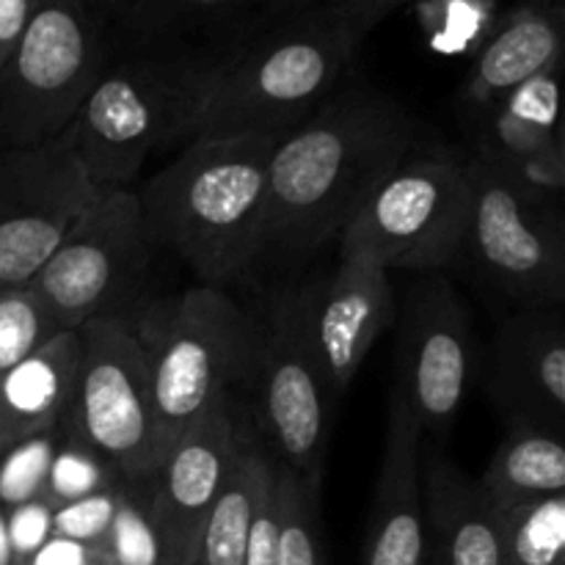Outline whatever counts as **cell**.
Returning a JSON list of instances; mask_svg holds the SVG:
<instances>
[{
    "instance_id": "cell-8",
    "label": "cell",
    "mask_w": 565,
    "mask_h": 565,
    "mask_svg": "<svg viewBox=\"0 0 565 565\" xmlns=\"http://www.w3.org/2000/svg\"><path fill=\"white\" fill-rule=\"evenodd\" d=\"M463 166L469 221L461 254H469L483 281L522 307H563V199L527 191L478 152Z\"/></svg>"
},
{
    "instance_id": "cell-3",
    "label": "cell",
    "mask_w": 565,
    "mask_h": 565,
    "mask_svg": "<svg viewBox=\"0 0 565 565\" xmlns=\"http://www.w3.org/2000/svg\"><path fill=\"white\" fill-rule=\"evenodd\" d=\"M270 138H193L138 191L154 246L224 290L257 268Z\"/></svg>"
},
{
    "instance_id": "cell-12",
    "label": "cell",
    "mask_w": 565,
    "mask_h": 565,
    "mask_svg": "<svg viewBox=\"0 0 565 565\" xmlns=\"http://www.w3.org/2000/svg\"><path fill=\"white\" fill-rule=\"evenodd\" d=\"M99 193L64 136L0 147V292L31 285Z\"/></svg>"
},
{
    "instance_id": "cell-6",
    "label": "cell",
    "mask_w": 565,
    "mask_h": 565,
    "mask_svg": "<svg viewBox=\"0 0 565 565\" xmlns=\"http://www.w3.org/2000/svg\"><path fill=\"white\" fill-rule=\"evenodd\" d=\"M114 53V17L92 0H36L0 66V147H39L72 125Z\"/></svg>"
},
{
    "instance_id": "cell-7",
    "label": "cell",
    "mask_w": 565,
    "mask_h": 565,
    "mask_svg": "<svg viewBox=\"0 0 565 565\" xmlns=\"http://www.w3.org/2000/svg\"><path fill=\"white\" fill-rule=\"evenodd\" d=\"M257 419L279 467L323 489L331 395L312 334V290L287 287L254 320Z\"/></svg>"
},
{
    "instance_id": "cell-21",
    "label": "cell",
    "mask_w": 565,
    "mask_h": 565,
    "mask_svg": "<svg viewBox=\"0 0 565 565\" xmlns=\"http://www.w3.org/2000/svg\"><path fill=\"white\" fill-rule=\"evenodd\" d=\"M81 337L61 331L0 379V452L58 425L75 384Z\"/></svg>"
},
{
    "instance_id": "cell-31",
    "label": "cell",
    "mask_w": 565,
    "mask_h": 565,
    "mask_svg": "<svg viewBox=\"0 0 565 565\" xmlns=\"http://www.w3.org/2000/svg\"><path fill=\"white\" fill-rule=\"evenodd\" d=\"M116 497H119V486L99 491V494L83 497V500L70 502L64 508H55L53 535L72 541V544L103 550L105 535H108L110 522H114Z\"/></svg>"
},
{
    "instance_id": "cell-4",
    "label": "cell",
    "mask_w": 565,
    "mask_h": 565,
    "mask_svg": "<svg viewBox=\"0 0 565 565\" xmlns=\"http://www.w3.org/2000/svg\"><path fill=\"white\" fill-rule=\"evenodd\" d=\"M213 50L116 47L61 136L97 188H127L158 149L193 141Z\"/></svg>"
},
{
    "instance_id": "cell-15",
    "label": "cell",
    "mask_w": 565,
    "mask_h": 565,
    "mask_svg": "<svg viewBox=\"0 0 565 565\" xmlns=\"http://www.w3.org/2000/svg\"><path fill=\"white\" fill-rule=\"evenodd\" d=\"M312 334L331 395H345L379 337L395 326L392 270L364 248H340L334 274L309 285Z\"/></svg>"
},
{
    "instance_id": "cell-14",
    "label": "cell",
    "mask_w": 565,
    "mask_h": 565,
    "mask_svg": "<svg viewBox=\"0 0 565 565\" xmlns=\"http://www.w3.org/2000/svg\"><path fill=\"white\" fill-rule=\"evenodd\" d=\"M248 434L252 430L243 425L230 397L177 436L160 456L152 472V500L163 565H191L204 522L224 491Z\"/></svg>"
},
{
    "instance_id": "cell-16",
    "label": "cell",
    "mask_w": 565,
    "mask_h": 565,
    "mask_svg": "<svg viewBox=\"0 0 565 565\" xmlns=\"http://www.w3.org/2000/svg\"><path fill=\"white\" fill-rule=\"evenodd\" d=\"M489 392L508 425L565 434L563 307H522L500 326Z\"/></svg>"
},
{
    "instance_id": "cell-25",
    "label": "cell",
    "mask_w": 565,
    "mask_h": 565,
    "mask_svg": "<svg viewBox=\"0 0 565 565\" xmlns=\"http://www.w3.org/2000/svg\"><path fill=\"white\" fill-rule=\"evenodd\" d=\"M505 565H565V494L494 508Z\"/></svg>"
},
{
    "instance_id": "cell-33",
    "label": "cell",
    "mask_w": 565,
    "mask_h": 565,
    "mask_svg": "<svg viewBox=\"0 0 565 565\" xmlns=\"http://www.w3.org/2000/svg\"><path fill=\"white\" fill-rule=\"evenodd\" d=\"M6 522H9L11 550L20 565L31 563V557L53 539V508L42 497L6 511Z\"/></svg>"
},
{
    "instance_id": "cell-23",
    "label": "cell",
    "mask_w": 565,
    "mask_h": 565,
    "mask_svg": "<svg viewBox=\"0 0 565 565\" xmlns=\"http://www.w3.org/2000/svg\"><path fill=\"white\" fill-rule=\"evenodd\" d=\"M478 486L491 508L565 494L563 436L527 425H508Z\"/></svg>"
},
{
    "instance_id": "cell-36",
    "label": "cell",
    "mask_w": 565,
    "mask_h": 565,
    "mask_svg": "<svg viewBox=\"0 0 565 565\" xmlns=\"http://www.w3.org/2000/svg\"><path fill=\"white\" fill-rule=\"evenodd\" d=\"M36 0H0V66L25 31Z\"/></svg>"
},
{
    "instance_id": "cell-1",
    "label": "cell",
    "mask_w": 565,
    "mask_h": 565,
    "mask_svg": "<svg viewBox=\"0 0 565 565\" xmlns=\"http://www.w3.org/2000/svg\"><path fill=\"white\" fill-rule=\"evenodd\" d=\"M428 130L379 88L342 83L270 152L257 265L303 263L340 241L386 174L425 152Z\"/></svg>"
},
{
    "instance_id": "cell-18",
    "label": "cell",
    "mask_w": 565,
    "mask_h": 565,
    "mask_svg": "<svg viewBox=\"0 0 565 565\" xmlns=\"http://www.w3.org/2000/svg\"><path fill=\"white\" fill-rule=\"evenodd\" d=\"M425 565H505L497 513L469 478L439 447H425Z\"/></svg>"
},
{
    "instance_id": "cell-29",
    "label": "cell",
    "mask_w": 565,
    "mask_h": 565,
    "mask_svg": "<svg viewBox=\"0 0 565 565\" xmlns=\"http://www.w3.org/2000/svg\"><path fill=\"white\" fill-rule=\"evenodd\" d=\"M55 334L58 323L31 287L0 292V379Z\"/></svg>"
},
{
    "instance_id": "cell-13",
    "label": "cell",
    "mask_w": 565,
    "mask_h": 565,
    "mask_svg": "<svg viewBox=\"0 0 565 565\" xmlns=\"http://www.w3.org/2000/svg\"><path fill=\"white\" fill-rule=\"evenodd\" d=\"M395 392L425 434H441L467 403L478 375V348L467 303L450 279L419 274L395 312Z\"/></svg>"
},
{
    "instance_id": "cell-35",
    "label": "cell",
    "mask_w": 565,
    "mask_h": 565,
    "mask_svg": "<svg viewBox=\"0 0 565 565\" xmlns=\"http://www.w3.org/2000/svg\"><path fill=\"white\" fill-rule=\"evenodd\" d=\"M28 565H110L103 550H92V546L72 544L64 539H50L36 555L31 557Z\"/></svg>"
},
{
    "instance_id": "cell-39",
    "label": "cell",
    "mask_w": 565,
    "mask_h": 565,
    "mask_svg": "<svg viewBox=\"0 0 565 565\" xmlns=\"http://www.w3.org/2000/svg\"><path fill=\"white\" fill-rule=\"evenodd\" d=\"M92 3H94V6H99V9L108 11V14L114 17L116 11H119L121 6H125V0H92Z\"/></svg>"
},
{
    "instance_id": "cell-9",
    "label": "cell",
    "mask_w": 565,
    "mask_h": 565,
    "mask_svg": "<svg viewBox=\"0 0 565 565\" xmlns=\"http://www.w3.org/2000/svg\"><path fill=\"white\" fill-rule=\"evenodd\" d=\"M469 221V177L461 158L425 149L379 182L340 248H364L386 270L439 274L461 257Z\"/></svg>"
},
{
    "instance_id": "cell-19",
    "label": "cell",
    "mask_w": 565,
    "mask_h": 565,
    "mask_svg": "<svg viewBox=\"0 0 565 565\" xmlns=\"http://www.w3.org/2000/svg\"><path fill=\"white\" fill-rule=\"evenodd\" d=\"M563 20V0H527L519 6L475 55L463 88L469 103L491 110L535 75L561 66Z\"/></svg>"
},
{
    "instance_id": "cell-20",
    "label": "cell",
    "mask_w": 565,
    "mask_h": 565,
    "mask_svg": "<svg viewBox=\"0 0 565 565\" xmlns=\"http://www.w3.org/2000/svg\"><path fill=\"white\" fill-rule=\"evenodd\" d=\"M270 14L268 0H125L114 14V44L218 53Z\"/></svg>"
},
{
    "instance_id": "cell-37",
    "label": "cell",
    "mask_w": 565,
    "mask_h": 565,
    "mask_svg": "<svg viewBox=\"0 0 565 565\" xmlns=\"http://www.w3.org/2000/svg\"><path fill=\"white\" fill-rule=\"evenodd\" d=\"M0 565H20V561H17V555H14V550H11L9 522H6L3 508H0Z\"/></svg>"
},
{
    "instance_id": "cell-24",
    "label": "cell",
    "mask_w": 565,
    "mask_h": 565,
    "mask_svg": "<svg viewBox=\"0 0 565 565\" xmlns=\"http://www.w3.org/2000/svg\"><path fill=\"white\" fill-rule=\"evenodd\" d=\"M270 463L274 458L265 450L263 441L248 434L235 469L204 522L191 565H246L248 527L257 508L259 486Z\"/></svg>"
},
{
    "instance_id": "cell-22",
    "label": "cell",
    "mask_w": 565,
    "mask_h": 565,
    "mask_svg": "<svg viewBox=\"0 0 565 565\" xmlns=\"http://www.w3.org/2000/svg\"><path fill=\"white\" fill-rule=\"evenodd\" d=\"M557 72L561 66L541 72L533 81L508 94L494 108L486 110L489 125L475 152L494 160L500 169L513 171L539 154L565 147L561 121H557V99H561Z\"/></svg>"
},
{
    "instance_id": "cell-5",
    "label": "cell",
    "mask_w": 565,
    "mask_h": 565,
    "mask_svg": "<svg viewBox=\"0 0 565 565\" xmlns=\"http://www.w3.org/2000/svg\"><path fill=\"white\" fill-rule=\"evenodd\" d=\"M121 318L147 359L160 461L177 436L230 401L232 386L252 379L254 318L207 285L158 298Z\"/></svg>"
},
{
    "instance_id": "cell-28",
    "label": "cell",
    "mask_w": 565,
    "mask_h": 565,
    "mask_svg": "<svg viewBox=\"0 0 565 565\" xmlns=\"http://www.w3.org/2000/svg\"><path fill=\"white\" fill-rule=\"evenodd\" d=\"M61 430H64V425H61ZM121 480L125 478L119 475V469L103 452L64 430L53 461H50L42 500L55 511V508H64L70 502L83 500V497L114 489Z\"/></svg>"
},
{
    "instance_id": "cell-30",
    "label": "cell",
    "mask_w": 565,
    "mask_h": 565,
    "mask_svg": "<svg viewBox=\"0 0 565 565\" xmlns=\"http://www.w3.org/2000/svg\"><path fill=\"white\" fill-rule=\"evenodd\" d=\"M61 423L17 441L0 452V508L11 511L42 497L50 461L61 441Z\"/></svg>"
},
{
    "instance_id": "cell-32",
    "label": "cell",
    "mask_w": 565,
    "mask_h": 565,
    "mask_svg": "<svg viewBox=\"0 0 565 565\" xmlns=\"http://www.w3.org/2000/svg\"><path fill=\"white\" fill-rule=\"evenodd\" d=\"M246 565H279V494H276V461L270 463L257 494L252 527H248Z\"/></svg>"
},
{
    "instance_id": "cell-2",
    "label": "cell",
    "mask_w": 565,
    "mask_h": 565,
    "mask_svg": "<svg viewBox=\"0 0 565 565\" xmlns=\"http://www.w3.org/2000/svg\"><path fill=\"white\" fill-rule=\"evenodd\" d=\"M359 44L329 3L265 17L215 53L193 138L281 141L342 86Z\"/></svg>"
},
{
    "instance_id": "cell-27",
    "label": "cell",
    "mask_w": 565,
    "mask_h": 565,
    "mask_svg": "<svg viewBox=\"0 0 565 565\" xmlns=\"http://www.w3.org/2000/svg\"><path fill=\"white\" fill-rule=\"evenodd\" d=\"M279 494V565H323L320 489L276 463Z\"/></svg>"
},
{
    "instance_id": "cell-38",
    "label": "cell",
    "mask_w": 565,
    "mask_h": 565,
    "mask_svg": "<svg viewBox=\"0 0 565 565\" xmlns=\"http://www.w3.org/2000/svg\"><path fill=\"white\" fill-rule=\"evenodd\" d=\"M318 3H329V0H268V6L274 14H281V11L307 9V6H318Z\"/></svg>"
},
{
    "instance_id": "cell-10",
    "label": "cell",
    "mask_w": 565,
    "mask_h": 565,
    "mask_svg": "<svg viewBox=\"0 0 565 565\" xmlns=\"http://www.w3.org/2000/svg\"><path fill=\"white\" fill-rule=\"evenodd\" d=\"M152 248L138 193L105 188L28 287L61 331L81 329L97 318L121 315V303L130 301L147 274Z\"/></svg>"
},
{
    "instance_id": "cell-17",
    "label": "cell",
    "mask_w": 565,
    "mask_h": 565,
    "mask_svg": "<svg viewBox=\"0 0 565 565\" xmlns=\"http://www.w3.org/2000/svg\"><path fill=\"white\" fill-rule=\"evenodd\" d=\"M423 430L392 390L384 456L373 491L364 565H425Z\"/></svg>"
},
{
    "instance_id": "cell-34",
    "label": "cell",
    "mask_w": 565,
    "mask_h": 565,
    "mask_svg": "<svg viewBox=\"0 0 565 565\" xmlns=\"http://www.w3.org/2000/svg\"><path fill=\"white\" fill-rule=\"evenodd\" d=\"M406 3L408 0H329L331 9L348 22V28H351V31L356 33V39H362V42L381 20H386L392 11H397Z\"/></svg>"
},
{
    "instance_id": "cell-11",
    "label": "cell",
    "mask_w": 565,
    "mask_h": 565,
    "mask_svg": "<svg viewBox=\"0 0 565 565\" xmlns=\"http://www.w3.org/2000/svg\"><path fill=\"white\" fill-rule=\"evenodd\" d=\"M77 337L75 384L61 425L103 452L125 480L152 478L154 408L141 345L121 315L92 320Z\"/></svg>"
},
{
    "instance_id": "cell-26",
    "label": "cell",
    "mask_w": 565,
    "mask_h": 565,
    "mask_svg": "<svg viewBox=\"0 0 565 565\" xmlns=\"http://www.w3.org/2000/svg\"><path fill=\"white\" fill-rule=\"evenodd\" d=\"M110 565H163L152 478L121 480L114 522L103 544Z\"/></svg>"
}]
</instances>
